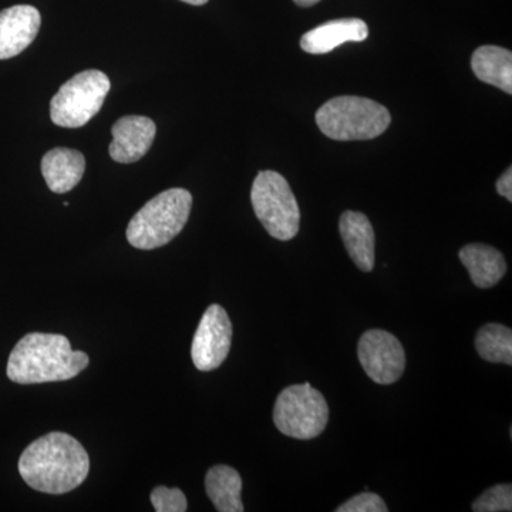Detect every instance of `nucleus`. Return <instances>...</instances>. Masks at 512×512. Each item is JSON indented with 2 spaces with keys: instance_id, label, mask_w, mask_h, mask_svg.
<instances>
[{
  "instance_id": "nucleus-23",
  "label": "nucleus",
  "mask_w": 512,
  "mask_h": 512,
  "mask_svg": "<svg viewBox=\"0 0 512 512\" xmlns=\"http://www.w3.org/2000/svg\"><path fill=\"white\" fill-rule=\"evenodd\" d=\"M293 2L298 6H302V8H309V6L316 5L320 0H293Z\"/></svg>"
},
{
  "instance_id": "nucleus-16",
  "label": "nucleus",
  "mask_w": 512,
  "mask_h": 512,
  "mask_svg": "<svg viewBox=\"0 0 512 512\" xmlns=\"http://www.w3.org/2000/svg\"><path fill=\"white\" fill-rule=\"evenodd\" d=\"M471 69L481 82L512 94V53L498 46L478 47L471 57Z\"/></svg>"
},
{
  "instance_id": "nucleus-11",
  "label": "nucleus",
  "mask_w": 512,
  "mask_h": 512,
  "mask_svg": "<svg viewBox=\"0 0 512 512\" xmlns=\"http://www.w3.org/2000/svg\"><path fill=\"white\" fill-rule=\"evenodd\" d=\"M40 12L35 6L16 5L0 12V60L20 55L35 42Z\"/></svg>"
},
{
  "instance_id": "nucleus-20",
  "label": "nucleus",
  "mask_w": 512,
  "mask_h": 512,
  "mask_svg": "<svg viewBox=\"0 0 512 512\" xmlns=\"http://www.w3.org/2000/svg\"><path fill=\"white\" fill-rule=\"evenodd\" d=\"M151 503L157 512H185L188 510L187 498L180 488H167L164 485L154 488L150 495Z\"/></svg>"
},
{
  "instance_id": "nucleus-24",
  "label": "nucleus",
  "mask_w": 512,
  "mask_h": 512,
  "mask_svg": "<svg viewBox=\"0 0 512 512\" xmlns=\"http://www.w3.org/2000/svg\"><path fill=\"white\" fill-rule=\"evenodd\" d=\"M181 2L188 3V5L192 6H202L208 3V0H181Z\"/></svg>"
},
{
  "instance_id": "nucleus-21",
  "label": "nucleus",
  "mask_w": 512,
  "mask_h": 512,
  "mask_svg": "<svg viewBox=\"0 0 512 512\" xmlns=\"http://www.w3.org/2000/svg\"><path fill=\"white\" fill-rule=\"evenodd\" d=\"M338 512H386L389 508L386 507L383 498L375 493H362L350 498L348 503L340 505Z\"/></svg>"
},
{
  "instance_id": "nucleus-6",
  "label": "nucleus",
  "mask_w": 512,
  "mask_h": 512,
  "mask_svg": "<svg viewBox=\"0 0 512 512\" xmlns=\"http://www.w3.org/2000/svg\"><path fill=\"white\" fill-rule=\"evenodd\" d=\"M325 397L311 384H293L279 393L274 409L276 429L296 440H312L328 426Z\"/></svg>"
},
{
  "instance_id": "nucleus-17",
  "label": "nucleus",
  "mask_w": 512,
  "mask_h": 512,
  "mask_svg": "<svg viewBox=\"0 0 512 512\" xmlns=\"http://www.w3.org/2000/svg\"><path fill=\"white\" fill-rule=\"evenodd\" d=\"M205 491L220 512H242V478L235 468L215 466L205 476Z\"/></svg>"
},
{
  "instance_id": "nucleus-18",
  "label": "nucleus",
  "mask_w": 512,
  "mask_h": 512,
  "mask_svg": "<svg viewBox=\"0 0 512 512\" xmlns=\"http://www.w3.org/2000/svg\"><path fill=\"white\" fill-rule=\"evenodd\" d=\"M478 355L491 363L512 365V332L500 323H487L476 336Z\"/></svg>"
},
{
  "instance_id": "nucleus-4",
  "label": "nucleus",
  "mask_w": 512,
  "mask_h": 512,
  "mask_svg": "<svg viewBox=\"0 0 512 512\" xmlns=\"http://www.w3.org/2000/svg\"><path fill=\"white\" fill-rule=\"evenodd\" d=\"M392 123L389 110L366 97L340 96L316 111V124L336 141H365L382 136Z\"/></svg>"
},
{
  "instance_id": "nucleus-12",
  "label": "nucleus",
  "mask_w": 512,
  "mask_h": 512,
  "mask_svg": "<svg viewBox=\"0 0 512 512\" xmlns=\"http://www.w3.org/2000/svg\"><path fill=\"white\" fill-rule=\"evenodd\" d=\"M367 36L369 28L362 19L330 20L305 33L301 39V47L311 55H326L343 43L365 42Z\"/></svg>"
},
{
  "instance_id": "nucleus-19",
  "label": "nucleus",
  "mask_w": 512,
  "mask_h": 512,
  "mask_svg": "<svg viewBox=\"0 0 512 512\" xmlns=\"http://www.w3.org/2000/svg\"><path fill=\"white\" fill-rule=\"evenodd\" d=\"M476 512H501L512 510L511 484H498L488 488L471 505Z\"/></svg>"
},
{
  "instance_id": "nucleus-9",
  "label": "nucleus",
  "mask_w": 512,
  "mask_h": 512,
  "mask_svg": "<svg viewBox=\"0 0 512 512\" xmlns=\"http://www.w3.org/2000/svg\"><path fill=\"white\" fill-rule=\"evenodd\" d=\"M232 343V323L227 311L220 305H211L200 320L191 357L201 372L218 369L228 357Z\"/></svg>"
},
{
  "instance_id": "nucleus-10",
  "label": "nucleus",
  "mask_w": 512,
  "mask_h": 512,
  "mask_svg": "<svg viewBox=\"0 0 512 512\" xmlns=\"http://www.w3.org/2000/svg\"><path fill=\"white\" fill-rule=\"evenodd\" d=\"M111 134L113 141L109 147L110 157L116 163L133 164L146 156L153 146L157 126L148 117L126 116L114 123Z\"/></svg>"
},
{
  "instance_id": "nucleus-22",
  "label": "nucleus",
  "mask_w": 512,
  "mask_h": 512,
  "mask_svg": "<svg viewBox=\"0 0 512 512\" xmlns=\"http://www.w3.org/2000/svg\"><path fill=\"white\" fill-rule=\"evenodd\" d=\"M497 191L501 197L507 198L508 201H512V170L511 167L497 181Z\"/></svg>"
},
{
  "instance_id": "nucleus-1",
  "label": "nucleus",
  "mask_w": 512,
  "mask_h": 512,
  "mask_svg": "<svg viewBox=\"0 0 512 512\" xmlns=\"http://www.w3.org/2000/svg\"><path fill=\"white\" fill-rule=\"evenodd\" d=\"M90 458L82 444L60 431L40 437L19 460V473L33 490L46 494H66L84 483Z\"/></svg>"
},
{
  "instance_id": "nucleus-14",
  "label": "nucleus",
  "mask_w": 512,
  "mask_h": 512,
  "mask_svg": "<svg viewBox=\"0 0 512 512\" xmlns=\"http://www.w3.org/2000/svg\"><path fill=\"white\" fill-rule=\"evenodd\" d=\"M86 160L80 151L57 147L47 151L42 160V174L47 187L56 194L72 191L82 181Z\"/></svg>"
},
{
  "instance_id": "nucleus-3",
  "label": "nucleus",
  "mask_w": 512,
  "mask_h": 512,
  "mask_svg": "<svg viewBox=\"0 0 512 512\" xmlns=\"http://www.w3.org/2000/svg\"><path fill=\"white\" fill-rule=\"evenodd\" d=\"M192 207V195L184 188H171L147 202L131 218L127 241L134 248L156 249L173 241L183 231Z\"/></svg>"
},
{
  "instance_id": "nucleus-13",
  "label": "nucleus",
  "mask_w": 512,
  "mask_h": 512,
  "mask_svg": "<svg viewBox=\"0 0 512 512\" xmlns=\"http://www.w3.org/2000/svg\"><path fill=\"white\" fill-rule=\"evenodd\" d=\"M343 244L357 268L372 272L375 268V231L362 212H343L339 222Z\"/></svg>"
},
{
  "instance_id": "nucleus-5",
  "label": "nucleus",
  "mask_w": 512,
  "mask_h": 512,
  "mask_svg": "<svg viewBox=\"0 0 512 512\" xmlns=\"http://www.w3.org/2000/svg\"><path fill=\"white\" fill-rule=\"evenodd\" d=\"M252 207L268 234L279 241H291L299 232L301 211L285 177L275 171L256 175L251 191Z\"/></svg>"
},
{
  "instance_id": "nucleus-7",
  "label": "nucleus",
  "mask_w": 512,
  "mask_h": 512,
  "mask_svg": "<svg viewBox=\"0 0 512 512\" xmlns=\"http://www.w3.org/2000/svg\"><path fill=\"white\" fill-rule=\"evenodd\" d=\"M110 79L100 70H84L60 87L50 101V117L56 126H86L103 107L110 92Z\"/></svg>"
},
{
  "instance_id": "nucleus-8",
  "label": "nucleus",
  "mask_w": 512,
  "mask_h": 512,
  "mask_svg": "<svg viewBox=\"0 0 512 512\" xmlns=\"http://www.w3.org/2000/svg\"><path fill=\"white\" fill-rule=\"evenodd\" d=\"M366 375L377 384H393L406 369V352L400 340L382 329L367 330L357 345Z\"/></svg>"
},
{
  "instance_id": "nucleus-2",
  "label": "nucleus",
  "mask_w": 512,
  "mask_h": 512,
  "mask_svg": "<svg viewBox=\"0 0 512 512\" xmlns=\"http://www.w3.org/2000/svg\"><path fill=\"white\" fill-rule=\"evenodd\" d=\"M89 356L73 350L69 339L53 333H29L19 340L8 360V377L19 384L63 382L83 372Z\"/></svg>"
},
{
  "instance_id": "nucleus-15",
  "label": "nucleus",
  "mask_w": 512,
  "mask_h": 512,
  "mask_svg": "<svg viewBox=\"0 0 512 512\" xmlns=\"http://www.w3.org/2000/svg\"><path fill=\"white\" fill-rule=\"evenodd\" d=\"M458 258L466 266L473 284L480 289H490L507 274V262L498 249L485 244H468Z\"/></svg>"
}]
</instances>
